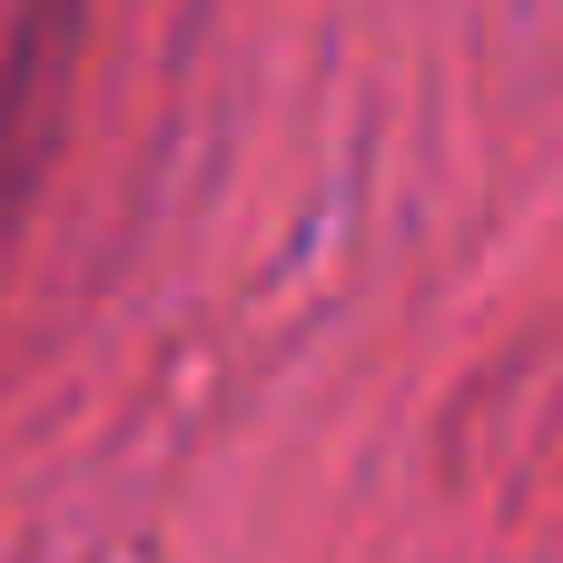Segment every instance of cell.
<instances>
[{"mask_svg": "<svg viewBox=\"0 0 563 563\" xmlns=\"http://www.w3.org/2000/svg\"><path fill=\"white\" fill-rule=\"evenodd\" d=\"M79 49H89V0H20L0 30V247L20 238L49 158H59Z\"/></svg>", "mask_w": 563, "mask_h": 563, "instance_id": "cell-1", "label": "cell"}]
</instances>
